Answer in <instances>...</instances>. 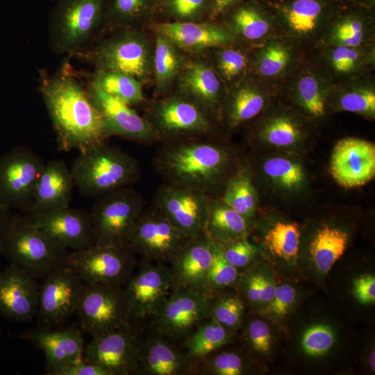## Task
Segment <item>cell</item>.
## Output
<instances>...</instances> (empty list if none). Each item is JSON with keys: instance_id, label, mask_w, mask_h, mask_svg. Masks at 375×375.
I'll list each match as a JSON object with an SVG mask.
<instances>
[{"instance_id": "obj_1", "label": "cell", "mask_w": 375, "mask_h": 375, "mask_svg": "<svg viewBox=\"0 0 375 375\" xmlns=\"http://www.w3.org/2000/svg\"><path fill=\"white\" fill-rule=\"evenodd\" d=\"M40 91L60 151L82 152L109 138L87 88L65 67L49 74L40 72Z\"/></svg>"}, {"instance_id": "obj_2", "label": "cell", "mask_w": 375, "mask_h": 375, "mask_svg": "<svg viewBox=\"0 0 375 375\" xmlns=\"http://www.w3.org/2000/svg\"><path fill=\"white\" fill-rule=\"evenodd\" d=\"M207 136L164 141L158 148L153 167L164 183L215 197L224 190L232 165V154Z\"/></svg>"}, {"instance_id": "obj_3", "label": "cell", "mask_w": 375, "mask_h": 375, "mask_svg": "<svg viewBox=\"0 0 375 375\" xmlns=\"http://www.w3.org/2000/svg\"><path fill=\"white\" fill-rule=\"evenodd\" d=\"M70 251L38 228L26 214L11 215L5 231L1 255L38 279L67 265Z\"/></svg>"}, {"instance_id": "obj_4", "label": "cell", "mask_w": 375, "mask_h": 375, "mask_svg": "<svg viewBox=\"0 0 375 375\" xmlns=\"http://www.w3.org/2000/svg\"><path fill=\"white\" fill-rule=\"evenodd\" d=\"M70 170L79 192L95 199L130 187L140 176L139 164L133 156L105 143L80 152Z\"/></svg>"}, {"instance_id": "obj_5", "label": "cell", "mask_w": 375, "mask_h": 375, "mask_svg": "<svg viewBox=\"0 0 375 375\" xmlns=\"http://www.w3.org/2000/svg\"><path fill=\"white\" fill-rule=\"evenodd\" d=\"M110 0H58L48 20L49 44L60 55L76 56L93 44L108 24Z\"/></svg>"}, {"instance_id": "obj_6", "label": "cell", "mask_w": 375, "mask_h": 375, "mask_svg": "<svg viewBox=\"0 0 375 375\" xmlns=\"http://www.w3.org/2000/svg\"><path fill=\"white\" fill-rule=\"evenodd\" d=\"M115 31L76 56L96 69L117 71L144 82L153 72V50L139 28H114Z\"/></svg>"}, {"instance_id": "obj_7", "label": "cell", "mask_w": 375, "mask_h": 375, "mask_svg": "<svg viewBox=\"0 0 375 375\" xmlns=\"http://www.w3.org/2000/svg\"><path fill=\"white\" fill-rule=\"evenodd\" d=\"M281 35L309 50L320 43L340 0H262Z\"/></svg>"}, {"instance_id": "obj_8", "label": "cell", "mask_w": 375, "mask_h": 375, "mask_svg": "<svg viewBox=\"0 0 375 375\" xmlns=\"http://www.w3.org/2000/svg\"><path fill=\"white\" fill-rule=\"evenodd\" d=\"M144 207L143 197L131 186L96 198L89 212L94 243L127 245Z\"/></svg>"}, {"instance_id": "obj_9", "label": "cell", "mask_w": 375, "mask_h": 375, "mask_svg": "<svg viewBox=\"0 0 375 375\" xmlns=\"http://www.w3.org/2000/svg\"><path fill=\"white\" fill-rule=\"evenodd\" d=\"M215 114L196 100L178 92L151 106L147 120L159 141L210 135Z\"/></svg>"}, {"instance_id": "obj_10", "label": "cell", "mask_w": 375, "mask_h": 375, "mask_svg": "<svg viewBox=\"0 0 375 375\" xmlns=\"http://www.w3.org/2000/svg\"><path fill=\"white\" fill-rule=\"evenodd\" d=\"M334 83L309 53L279 88L277 99L308 121L323 119L331 111L330 97Z\"/></svg>"}, {"instance_id": "obj_11", "label": "cell", "mask_w": 375, "mask_h": 375, "mask_svg": "<svg viewBox=\"0 0 375 375\" xmlns=\"http://www.w3.org/2000/svg\"><path fill=\"white\" fill-rule=\"evenodd\" d=\"M215 294L186 287L172 290L149 327L176 343L182 342L203 321L210 318Z\"/></svg>"}, {"instance_id": "obj_12", "label": "cell", "mask_w": 375, "mask_h": 375, "mask_svg": "<svg viewBox=\"0 0 375 375\" xmlns=\"http://www.w3.org/2000/svg\"><path fill=\"white\" fill-rule=\"evenodd\" d=\"M135 256L128 245L94 243L71 251L67 265L84 283L124 287L133 273Z\"/></svg>"}, {"instance_id": "obj_13", "label": "cell", "mask_w": 375, "mask_h": 375, "mask_svg": "<svg viewBox=\"0 0 375 375\" xmlns=\"http://www.w3.org/2000/svg\"><path fill=\"white\" fill-rule=\"evenodd\" d=\"M144 335L141 323L131 320L108 333L92 338L83 357L109 375L137 374Z\"/></svg>"}, {"instance_id": "obj_14", "label": "cell", "mask_w": 375, "mask_h": 375, "mask_svg": "<svg viewBox=\"0 0 375 375\" xmlns=\"http://www.w3.org/2000/svg\"><path fill=\"white\" fill-rule=\"evenodd\" d=\"M44 166L42 158L26 146L0 155V203L26 213Z\"/></svg>"}, {"instance_id": "obj_15", "label": "cell", "mask_w": 375, "mask_h": 375, "mask_svg": "<svg viewBox=\"0 0 375 375\" xmlns=\"http://www.w3.org/2000/svg\"><path fill=\"white\" fill-rule=\"evenodd\" d=\"M76 313L82 328L92 338L108 333L132 320L122 286L84 283Z\"/></svg>"}, {"instance_id": "obj_16", "label": "cell", "mask_w": 375, "mask_h": 375, "mask_svg": "<svg viewBox=\"0 0 375 375\" xmlns=\"http://www.w3.org/2000/svg\"><path fill=\"white\" fill-rule=\"evenodd\" d=\"M190 238L151 204L140 215L127 245L142 260L169 265Z\"/></svg>"}, {"instance_id": "obj_17", "label": "cell", "mask_w": 375, "mask_h": 375, "mask_svg": "<svg viewBox=\"0 0 375 375\" xmlns=\"http://www.w3.org/2000/svg\"><path fill=\"white\" fill-rule=\"evenodd\" d=\"M174 288L169 265L142 260L124 286L132 320L141 323L156 315Z\"/></svg>"}, {"instance_id": "obj_18", "label": "cell", "mask_w": 375, "mask_h": 375, "mask_svg": "<svg viewBox=\"0 0 375 375\" xmlns=\"http://www.w3.org/2000/svg\"><path fill=\"white\" fill-rule=\"evenodd\" d=\"M84 282L67 265L48 274L40 285L36 316L41 328L58 325L76 313Z\"/></svg>"}, {"instance_id": "obj_19", "label": "cell", "mask_w": 375, "mask_h": 375, "mask_svg": "<svg viewBox=\"0 0 375 375\" xmlns=\"http://www.w3.org/2000/svg\"><path fill=\"white\" fill-rule=\"evenodd\" d=\"M308 50L285 35H274L251 47V73L278 90L299 68Z\"/></svg>"}, {"instance_id": "obj_20", "label": "cell", "mask_w": 375, "mask_h": 375, "mask_svg": "<svg viewBox=\"0 0 375 375\" xmlns=\"http://www.w3.org/2000/svg\"><path fill=\"white\" fill-rule=\"evenodd\" d=\"M208 196L190 189L163 183L152 205L179 231L192 237L205 231Z\"/></svg>"}, {"instance_id": "obj_21", "label": "cell", "mask_w": 375, "mask_h": 375, "mask_svg": "<svg viewBox=\"0 0 375 375\" xmlns=\"http://www.w3.org/2000/svg\"><path fill=\"white\" fill-rule=\"evenodd\" d=\"M86 88L102 117L108 137L119 136L142 144L159 141L147 119L140 116L131 106L91 83Z\"/></svg>"}, {"instance_id": "obj_22", "label": "cell", "mask_w": 375, "mask_h": 375, "mask_svg": "<svg viewBox=\"0 0 375 375\" xmlns=\"http://www.w3.org/2000/svg\"><path fill=\"white\" fill-rule=\"evenodd\" d=\"M278 91L249 73L228 89L219 113L228 128H238L262 115L276 101Z\"/></svg>"}, {"instance_id": "obj_23", "label": "cell", "mask_w": 375, "mask_h": 375, "mask_svg": "<svg viewBox=\"0 0 375 375\" xmlns=\"http://www.w3.org/2000/svg\"><path fill=\"white\" fill-rule=\"evenodd\" d=\"M144 332L138 375H194L198 362L182 347L149 326Z\"/></svg>"}, {"instance_id": "obj_24", "label": "cell", "mask_w": 375, "mask_h": 375, "mask_svg": "<svg viewBox=\"0 0 375 375\" xmlns=\"http://www.w3.org/2000/svg\"><path fill=\"white\" fill-rule=\"evenodd\" d=\"M330 169L335 180L345 188L362 186L375 175V146L367 140L345 138L334 147Z\"/></svg>"}, {"instance_id": "obj_25", "label": "cell", "mask_w": 375, "mask_h": 375, "mask_svg": "<svg viewBox=\"0 0 375 375\" xmlns=\"http://www.w3.org/2000/svg\"><path fill=\"white\" fill-rule=\"evenodd\" d=\"M40 285L24 269L10 265L0 271V314L6 319L24 323L36 316Z\"/></svg>"}, {"instance_id": "obj_26", "label": "cell", "mask_w": 375, "mask_h": 375, "mask_svg": "<svg viewBox=\"0 0 375 375\" xmlns=\"http://www.w3.org/2000/svg\"><path fill=\"white\" fill-rule=\"evenodd\" d=\"M219 18L238 42L249 47L281 34L273 14L262 0H242Z\"/></svg>"}, {"instance_id": "obj_27", "label": "cell", "mask_w": 375, "mask_h": 375, "mask_svg": "<svg viewBox=\"0 0 375 375\" xmlns=\"http://www.w3.org/2000/svg\"><path fill=\"white\" fill-rule=\"evenodd\" d=\"M308 51L334 83L374 74L375 44L360 47L319 44Z\"/></svg>"}, {"instance_id": "obj_28", "label": "cell", "mask_w": 375, "mask_h": 375, "mask_svg": "<svg viewBox=\"0 0 375 375\" xmlns=\"http://www.w3.org/2000/svg\"><path fill=\"white\" fill-rule=\"evenodd\" d=\"M28 215L38 228L72 251L94 243L89 212L83 210L67 206Z\"/></svg>"}, {"instance_id": "obj_29", "label": "cell", "mask_w": 375, "mask_h": 375, "mask_svg": "<svg viewBox=\"0 0 375 375\" xmlns=\"http://www.w3.org/2000/svg\"><path fill=\"white\" fill-rule=\"evenodd\" d=\"M319 44L349 47L375 44V6L342 3Z\"/></svg>"}, {"instance_id": "obj_30", "label": "cell", "mask_w": 375, "mask_h": 375, "mask_svg": "<svg viewBox=\"0 0 375 375\" xmlns=\"http://www.w3.org/2000/svg\"><path fill=\"white\" fill-rule=\"evenodd\" d=\"M153 27L181 51L199 52L238 42L220 21L164 22L155 23Z\"/></svg>"}, {"instance_id": "obj_31", "label": "cell", "mask_w": 375, "mask_h": 375, "mask_svg": "<svg viewBox=\"0 0 375 375\" xmlns=\"http://www.w3.org/2000/svg\"><path fill=\"white\" fill-rule=\"evenodd\" d=\"M212 243L205 231L188 240L169 265L174 288L186 287L209 292L207 276L212 260Z\"/></svg>"}, {"instance_id": "obj_32", "label": "cell", "mask_w": 375, "mask_h": 375, "mask_svg": "<svg viewBox=\"0 0 375 375\" xmlns=\"http://www.w3.org/2000/svg\"><path fill=\"white\" fill-rule=\"evenodd\" d=\"M178 92L219 113L228 88L212 63L200 59L187 60L178 78Z\"/></svg>"}, {"instance_id": "obj_33", "label": "cell", "mask_w": 375, "mask_h": 375, "mask_svg": "<svg viewBox=\"0 0 375 375\" xmlns=\"http://www.w3.org/2000/svg\"><path fill=\"white\" fill-rule=\"evenodd\" d=\"M253 129L258 140L278 147H290L301 142L307 131L303 117L278 99L259 117ZM307 120V119H306Z\"/></svg>"}, {"instance_id": "obj_34", "label": "cell", "mask_w": 375, "mask_h": 375, "mask_svg": "<svg viewBox=\"0 0 375 375\" xmlns=\"http://www.w3.org/2000/svg\"><path fill=\"white\" fill-rule=\"evenodd\" d=\"M22 337L44 352L48 374L83 358L84 338L78 329L40 328L24 333Z\"/></svg>"}, {"instance_id": "obj_35", "label": "cell", "mask_w": 375, "mask_h": 375, "mask_svg": "<svg viewBox=\"0 0 375 375\" xmlns=\"http://www.w3.org/2000/svg\"><path fill=\"white\" fill-rule=\"evenodd\" d=\"M74 186L71 170L60 159L45 164L25 214L35 215L69 206Z\"/></svg>"}, {"instance_id": "obj_36", "label": "cell", "mask_w": 375, "mask_h": 375, "mask_svg": "<svg viewBox=\"0 0 375 375\" xmlns=\"http://www.w3.org/2000/svg\"><path fill=\"white\" fill-rule=\"evenodd\" d=\"M329 103L332 112H349L374 119V74L334 83Z\"/></svg>"}, {"instance_id": "obj_37", "label": "cell", "mask_w": 375, "mask_h": 375, "mask_svg": "<svg viewBox=\"0 0 375 375\" xmlns=\"http://www.w3.org/2000/svg\"><path fill=\"white\" fill-rule=\"evenodd\" d=\"M249 220L225 203L222 199L208 197L205 232L210 240L225 244L245 237Z\"/></svg>"}, {"instance_id": "obj_38", "label": "cell", "mask_w": 375, "mask_h": 375, "mask_svg": "<svg viewBox=\"0 0 375 375\" xmlns=\"http://www.w3.org/2000/svg\"><path fill=\"white\" fill-rule=\"evenodd\" d=\"M186 61L181 49L166 37L156 33L153 62L156 93L162 94L170 89Z\"/></svg>"}, {"instance_id": "obj_39", "label": "cell", "mask_w": 375, "mask_h": 375, "mask_svg": "<svg viewBox=\"0 0 375 375\" xmlns=\"http://www.w3.org/2000/svg\"><path fill=\"white\" fill-rule=\"evenodd\" d=\"M349 236L339 228L326 226L320 228L310 244L312 262L322 274H327L345 251Z\"/></svg>"}, {"instance_id": "obj_40", "label": "cell", "mask_w": 375, "mask_h": 375, "mask_svg": "<svg viewBox=\"0 0 375 375\" xmlns=\"http://www.w3.org/2000/svg\"><path fill=\"white\" fill-rule=\"evenodd\" d=\"M250 51L240 42L212 49V63L228 89L251 73Z\"/></svg>"}, {"instance_id": "obj_41", "label": "cell", "mask_w": 375, "mask_h": 375, "mask_svg": "<svg viewBox=\"0 0 375 375\" xmlns=\"http://www.w3.org/2000/svg\"><path fill=\"white\" fill-rule=\"evenodd\" d=\"M232 334L210 317L201 322L181 346L192 359L199 362L208 354L227 344Z\"/></svg>"}, {"instance_id": "obj_42", "label": "cell", "mask_w": 375, "mask_h": 375, "mask_svg": "<svg viewBox=\"0 0 375 375\" xmlns=\"http://www.w3.org/2000/svg\"><path fill=\"white\" fill-rule=\"evenodd\" d=\"M90 83L131 106L144 101L143 82L125 73L96 69Z\"/></svg>"}, {"instance_id": "obj_43", "label": "cell", "mask_w": 375, "mask_h": 375, "mask_svg": "<svg viewBox=\"0 0 375 375\" xmlns=\"http://www.w3.org/2000/svg\"><path fill=\"white\" fill-rule=\"evenodd\" d=\"M221 199L248 220L253 216L257 206L258 197L247 169H240L231 176Z\"/></svg>"}, {"instance_id": "obj_44", "label": "cell", "mask_w": 375, "mask_h": 375, "mask_svg": "<svg viewBox=\"0 0 375 375\" xmlns=\"http://www.w3.org/2000/svg\"><path fill=\"white\" fill-rule=\"evenodd\" d=\"M158 0H110L108 24L140 28L156 13Z\"/></svg>"}, {"instance_id": "obj_45", "label": "cell", "mask_w": 375, "mask_h": 375, "mask_svg": "<svg viewBox=\"0 0 375 375\" xmlns=\"http://www.w3.org/2000/svg\"><path fill=\"white\" fill-rule=\"evenodd\" d=\"M265 246L274 256L285 260L294 259L300 244V231L294 222H277L267 232Z\"/></svg>"}, {"instance_id": "obj_46", "label": "cell", "mask_w": 375, "mask_h": 375, "mask_svg": "<svg viewBox=\"0 0 375 375\" xmlns=\"http://www.w3.org/2000/svg\"><path fill=\"white\" fill-rule=\"evenodd\" d=\"M247 363L242 354L234 351H219L206 356L198 362L199 375H241L247 372Z\"/></svg>"}, {"instance_id": "obj_47", "label": "cell", "mask_w": 375, "mask_h": 375, "mask_svg": "<svg viewBox=\"0 0 375 375\" xmlns=\"http://www.w3.org/2000/svg\"><path fill=\"white\" fill-rule=\"evenodd\" d=\"M212 0H158L156 12L174 22H201L208 19Z\"/></svg>"}, {"instance_id": "obj_48", "label": "cell", "mask_w": 375, "mask_h": 375, "mask_svg": "<svg viewBox=\"0 0 375 375\" xmlns=\"http://www.w3.org/2000/svg\"><path fill=\"white\" fill-rule=\"evenodd\" d=\"M262 169L275 184L288 190L299 188L305 180L301 166L285 158H269L263 163Z\"/></svg>"}, {"instance_id": "obj_49", "label": "cell", "mask_w": 375, "mask_h": 375, "mask_svg": "<svg viewBox=\"0 0 375 375\" xmlns=\"http://www.w3.org/2000/svg\"><path fill=\"white\" fill-rule=\"evenodd\" d=\"M239 276L238 269L225 258L222 244L212 242V260L207 276L208 291L217 294L235 284Z\"/></svg>"}, {"instance_id": "obj_50", "label": "cell", "mask_w": 375, "mask_h": 375, "mask_svg": "<svg viewBox=\"0 0 375 375\" xmlns=\"http://www.w3.org/2000/svg\"><path fill=\"white\" fill-rule=\"evenodd\" d=\"M244 312L243 300L237 294H215L210 310V317L227 330L237 331L242 324Z\"/></svg>"}, {"instance_id": "obj_51", "label": "cell", "mask_w": 375, "mask_h": 375, "mask_svg": "<svg viewBox=\"0 0 375 375\" xmlns=\"http://www.w3.org/2000/svg\"><path fill=\"white\" fill-rule=\"evenodd\" d=\"M335 340V333L330 326L315 324L304 331L301 346L307 355L317 357L327 353L333 346Z\"/></svg>"}, {"instance_id": "obj_52", "label": "cell", "mask_w": 375, "mask_h": 375, "mask_svg": "<svg viewBox=\"0 0 375 375\" xmlns=\"http://www.w3.org/2000/svg\"><path fill=\"white\" fill-rule=\"evenodd\" d=\"M222 246L226 260L238 269L249 265L257 253L256 247L245 237Z\"/></svg>"}, {"instance_id": "obj_53", "label": "cell", "mask_w": 375, "mask_h": 375, "mask_svg": "<svg viewBox=\"0 0 375 375\" xmlns=\"http://www.w3.org/2000/svg\"><path fill=\"white\" fill-rule=\"evenodd\" d=\"M295 299V289L290 285L282 284L276 288L272 300L259 312L275 319L283 318L291 309Z\"/></svg>"}, {"instance_id": "obj_54", "label": "cell", "mask_w": 375, "mask_h": 375, "mask_svg": "<svg viewBox=\"0 0 375 375\" xmlns=\"http://www.w3.org/2000/svg\"><path fill=\"white\" fill-rule=\"evenodd\" d=\"M245 335L248 346L254 352L265 353L269 351L272 337L270 328L265 321L259 319L249 321Z\"/></svg>"}, {"instance_id": "obj_55", "label": "cell", "mask_w": 375, "mask_h": 375, "mask_svg": "<svg viewBox=\"0 0 375 375\" xmlns=\"http://www.w3.org/2000/svg\"><path fill=\"white\" fill-rule=\"evenodd\" d=\"M51 375H109L98 365L87 361L84 357L51 374Z\"/></svg>"}, {"instance_id": "obj_56", "label": "cell", "mask_w": 375, "mask_h": 375, "mask_svg": "<svg viewBox=\"0 0 375 375\" xmlns=\"http://www.w3.org/2000/svg\"><path fill=\"white\" fill-rule=\"evenodd\" d=\"M353 294L360 303L369 304L375 301V278L372 274L358 277L353 283Z\"/></svg>"}, {"instance_id": "obj_57", "label": "cell", "mask_w": 375, "mask_h": 375, "mask_svg": "<svg viewBox=\"0 0 375 375\" xmlns=\"http://www.w3.org/2000/svg\"><path fill=\"white\" fill-rule=\"evenodd\" d=\"M260 278V303H265L269 302L276 290V287L272 281L265 277V275L259 273Z\"/></svg>"}, {"instance_id": "obj_58", "label": "cell", "mask_w": 375, "mask_h": 375, "mask_svg": "<svg viewBox=\"0 0 375 375\" xmlns=\"http://www.w3.org/2000/svg\"><path fill=\"white\" fill-rule=\"evenodd\" d=\"M242 0H212L208 19L216 20L228 8Z\"/></svg>"}, {"instance_id": "obj_59", "label": "cell", "mask_w": 375, "mask_h": 375, "mask_svg": "<svg viewBox=\"0 0 375 375\" xmlns=\"http://www.w3.org/2000/svg\"><path fill=\"white\" fill-rule=\"evenodd\" d=\"M11 210L0 203V256H1V243L3 237L11 217Z\"/></svg>"}, {"instance_id": "obj_60", "label": "cell", "mask_w": 375, "mask_h": 375, "mask_svg": "<svg viewBox=\"0 0 375 375\" xmlns=\"http://www.w3.org/2000/svg\"><path fill=\"white\" fill-rule=\"evenodd\" d=\"M342 3L367 7L375 6V0H340Z\"/></svg>"}, {"instance_id": "obj_61", "label": "cell", "mask_w": 375, "mask_h": 375, "mask_svg": "<svg viewBox=\"0 0 375 375\" xmlns=\"http://www.w3.org/2000/svg\"><path fill=\"white\" fill-rule=\"evenodd\" d=\"M374 357H375V351L374 350H373L371 353H370V355H369V365H370V367L371 369L374 372L375 370V359H374Z\"/></svg>"}]
</instances>
